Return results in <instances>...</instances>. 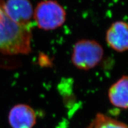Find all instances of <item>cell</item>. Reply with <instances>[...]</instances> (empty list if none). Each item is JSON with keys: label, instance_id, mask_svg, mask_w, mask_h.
Instances as JSON below:
<instances>
[{"label": "cell", "instance_id": "cell-1", "mask_svg": "<svg viewBox=\"0 0 128 128\" xmlns=\"http://www.w3.org/2000/svg\"><path fill=\"white\" fill-rule=\"evenodd\" d=\"M32 28L12 20L0 2V52L6 55H28L32 51Z\"/></svg>", "mask_w": 128, "mask_h": 128}, {"label": "cell", "instance_id": "cell-2", "mask_svg": "<svg viewBox=\"0 0 128 128\" xmlns=\"http://www.w3.org/2000/svg\"><path fill=\"white\" fill-rule=\"evenodd\" d=\"M102 46L94 40L81 39L73 46L72 63L79 70L88 71L97 66L103 58Z\"/></svg>", "mask_w": 128, "mask_h": 128}, {"label": "cell", "instance_id": "cell-3", "mask_svg": "<svg viewBox=\"0 0 128 128\" xmlns=\"http://www.w3.org/2000/svg\"><path fill=\"white\" fill-rule=\"evenodd\" d=\"M65 9L54 0H44L39 2L33 12V21L42 30H54L61 27L66 21Z\"/></svg>", "mask_w": 128, "mask_h": 128}, {"label": "cell", "instance_id": "cell-4", "mask_svg": "<svg viewBox=\"0 0 128 128\" xmlns=\"http://www.w3.org/2000/svg\"><path fill=\"white\" fill-rule=\"evenodd\" d=\"M1 3L6 13L12 20L22 26L32 28L34 9L30 0H7Z\"/></svg>", "mask_w": 128, "mask_h": 128}, {"label": "cell", "instance_id": "cell-5", "mask_svg": "<svg viewBox=\"0 0 128 128\" xmlns=\"http://www.w3.org/2000/svg\"><path fill=\"white\" fill-rule=\"evenodd\" d=\"M106 40L113 50L124 52L128 48V27L126 22L117 21L112 23L106 32Z\"/></svg>", "mask_w": 128, "mask_h": 128}, {"label": "cell", "instance_id": "cell-6", "mask_svg": "<svg viewBox=\"0 0 128 128\" xmlns=\"http://www.w3.org/2000/svg\"><path fill=\"white\" fill-rule=\"evenodd\" d=\"M8 121L12 128H32L36 122V113L30 106L18 104L11 108Z\"/></svg>", "mask_w": 128, "mask_h": 128}, {"label": "cell", "instance_id": "cell-7", "mask_svg": "<svg viewBox=\"0 0 128 128\" xmlns=\"http://www.w3.org/2000/svg\"><path fill=\"white\" fill-rule=\"evenodd\" d=\"M128 78L124 76L109 88L108 97L110 103L114 107L127 109L128 106Z\"/></svg>", "mask_w": 128, "mask_h": 128}, {"label": "cell", "instance_id": "cell-8", "mask_svg": "<svg viewBox=\"0 0 128 128\" xmlns=\"http://www.w3.org/2000/svg\"><path fill=\"white\" fill-rule=\"evenodd\" d=\"M88 128H128V126L124 123L111 117L103 113H98Z\"/></svg>", "mask_w": 128, "mask_h": 128}]
</instances>
